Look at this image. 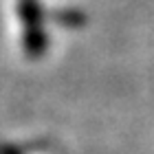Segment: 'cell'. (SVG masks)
I'll return each mask as SVG.
<instances>
[{
	"label": "cell",
	"instance_id": "cell-1",
	"mask_svg": "<svg viewBox=\"0 0 154 154\" xmlns=\"http://www.w3.org/2000/svg\"><path fill=\"white\" fill-rule=\"evenodd\" d=\"M20 18L24 22V51L29 55H42L46 46V35L40 20V5L38 0H20Z\"/></svg>",
	"mask_w": 154,
	"mask_h": 154
}]
</instances>
